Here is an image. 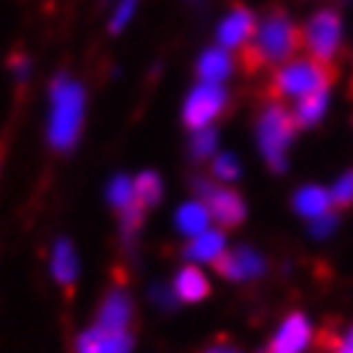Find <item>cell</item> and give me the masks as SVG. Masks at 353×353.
<instances>
[{
    "mask_svg": "<svg viewBox=\"0 0 353 353\" xmlns=\"http://www.w3.org/2000/svg\"><path fill=\"white\" fill-rule=\"evenodd\" d=\"M299 42H303V33L296 30V24L290 21L285 12H270L267 19L254 28V37L245 42L243 66L249 69V72L263 69V66H279L294 57Z\"/></svg>",
    "mask_w": 353,
    "mask_h": 353,
    "instance_id": "obj_1",
    "label": "cell"
},
{
    "mask_svg": "<svg viewBox=\"0 0 353 353\" xmlns=\"http://www.w3.org/2000/svg\"><path fill=\"white\" fill-rule=\"evenodd\" d=\"M84 120V93L81 87L69 78H57L51 84V123L48 138L57 150H66L75 144Z\"/></svg>",
    "mask_w": 353,
    "mask_h": 353,
    "instance_id": "obj_2",
    "label": "cell"
},
{
    "mask_svg": "<svg viewBox=\"0 0 353 353\" xmlns=\"http://www.w3.org/2000/svg\"><path fill=\"white\" fill-rule=\"evenodd\" d=\"M335 78V66L332 63H321L314 57L305 60H294V63H285L272 75L270 81V96L272 99H303L308 93L326 90Z\"/></svg>",
    "mask_w": 353,
    "mask_h": 353,
    "instance_id": "obj_3",
    "label": "cell"
},
{
    "mask_svg": "<svg viewBox=\"0 0 353 353\" xmlns=\"http://www.w3.org/2000/svg\"><path fill=\"white\" fill-rule=\"evenodd\" d=\"M294 114L285 111L279 102H272L261 117V126H258V135H261V150L267 156V162L281 171L285 168V153H288V144L294 138Z\"/></svg>",
    "mask_w": 353,
    "mask_h": 353,
    "instance_id": "obj_4",
    "label": "cell"
},
{
    "mask_svg": "<svg viewBox=\"0 0 353 353\" xmlns=\"http://www.w3.org/2000/svg\"><path fill=\"white\" fill-rule=\"evenodd\" d=\"M339 39H341V21L332 10H321L312 15V21L305 24V33H303V42L308 48V54L321 63H330L335 48H339Z\"/></svg>",
    "mask_w": 353,
    "mask_h": 353,
    "instance_id": "obj_5",
    "label": "cell"
},
{
    "mask_svg": "<svg viewBox=\"0 0 353 353\" xmlns=\"http://www.w3.org/2000/svg\"><path fill=\"white\" fill-rule=\"evenodd\" d=\"M225 108V90L222 84H204L201 81L192 96L186 99V108H183V120H186L189 129H207Z\"/></svg>",
    "mask_w": 353,
    "mask_h": 353,
    "instance_id": "obj_6",
    "label": "cell"
},
{
    "mask_svg": "<svg viewBox=\"0 0 353 353\" xmlns=\"http://www.w3.org/2000/svg\"><path fill=\"white\" fill-rule=\"evenodd\" d=\"M201 195H204V207L210 210V219H216L222 228H234L243 222L245 216V207H243V198L231 189H216V186H204L201 183Z\"/></svg>",
    "mask_w": 353,
    "mask_h": 353,
    "instance_id": "obj_7",
    "label": "cell"
},
{
    "mask_svg": "<svg viewBox=\"0 0 353 353\" xmlns=\"http://www.w3.org/2000/svg\"><path fill=\"white\" fill-rule=\"evenodd\" d=\"M254 15L243 6H234L231 12L225 15V21L219 24V48H243L245 42L254 37Z\"/></svg>",
    "mask_w": 353,
    "mask_h": 353,
    "instance_id": "obj_8",
    "label": "cell"
},
{
    "mask_svg": "<svg viewBox=\"0 0 353 353\" xmlns=\"http://www.w3.org/2000/svg\"><path fill=\"white\" fill-rule=\"evenodd\" d=\"M213 263H216V270L222 272L225 279H234V281H240V279H254V276H261V272H263L261 254H254L252 249L222 252Z\"/></svg>",
    "mask_w": 353,
    "mask_h": 353,
    "instance_id": "obj_9",
    "label": "cell"
},
{
    "mask_svg": "<svg viewBox=\"0 0 353 353\" xmlns=\"http://www.w3.org/2000/svg\"><path fill=\"white\" fill-rule=\"evenodd\" d=\"M132 339L129 332H108V330H90L78 339V353H129Z\"/></svg>",
    "mask_w": 353,
    "mask_h": 353,
    "instance_id": "obj_10",
    "label": "cell"
},
{
    "mask_svg": "<svg viewBox=\"0 0 353 353\" xmlns=\"http://www.w3.org/2000/svg\"><path fill=\"white\" fill-rule=\"evenodd\" d=\"M308 341V321L303 314H290L285 323H281L279 335L270 344V353H299Z\"/></svg>",
    "mask_w": 353,
    "mask_h": 353,
    "instance_id": "obj_11",
    "label": "cell"
},
{
    "mask_svg": "<svg viewBox=\"0 0 353 353\" xmlns=\"http://www.w3.org/2000/svg\"><path fill=\"white\" fill-rule=\"evenodd\" d=\"M129 317H132V308H129L126 294L114 290V294L105 299V305H102V312H99V330H108V332H126Z\"/></svg>",
    "mask_w": 353,
    "mask_h": 353,
    "instance_id": "obj_12",
    "label": "cell"
},
{
    "mask_svg": "<svg viewBox=\"0 0 353 353\" xmlns=\"http://www.w3.org/2000/svg\"><path fill=\"white\" fill-rule=\"evenodd\" d=\"M174 294L183 299V303H198L210 294V285L204 279V272L198 267H186L176 272V281H174Z\"/></svg>",
    "mask_w": 353,
    "mask_h": 353,
    "instance_id": "obj_13",
    "label": "cell"
},
{
    "mask_svg": "<svg viewBox=\"0 0 353 353\" xmlns=\"http://www.w3.org/2000/svg\"><path fill=\"white\" fill-rule=\"evenodd\" d=\"M231 72V54L225 48H210L198 60V75L204 84H222V78Z\"/></svg>",
    "mask_w": 353,
    "mask_h": 353,
    "instance_id": "obj_14",
    "label": "cell"
},
{
    "mask_svg": "<svg viewBox=\"0 0 353 353\" xmlns=\"http://www.w3.org/2000/svg\"><path fill=\"white\" fill-rule=\"evenodd\" d=\"M330 204H332V195L326 189H321V186H305V189H299L294 195V207L308 219H317V216L330 213Z\"/></svg>",
    "mask_w": 353,
    "mask_h": 353,
    "instance_id": "obj_15",
    "label": "cell"
},
{
    "mask_svg": "<svg viewBox=\"0 0 353 353\" xmlns=\"http://www.w3.org/2000/svg\"><path fill=\"white\" fill-rule=\"evenodd\" d=\"M222 252H225V236L219 231H204L192 236V243L186 245V254L192 261H216Z\"/></svg>",
    "mask_w": 353,
    "mask_h": 353,
    "instance_id": "obj_16",
    "label": "cell"
},
{
    "mask_svg": "<svg viewBox=\"0 0 353 353\" xmlns=\"http://www.w3.org/2000/svg\"><path fill=\"white\" fill-rule=\"evenodd\" d=\"M210 225V210L201 204V201H192V204H183L180 213H176V228L189 236L204 234Z\"/></svg>",
    "mask_w": 353,
    "mask_h": 353,
    "instance_id": "obj_17",
    "label": "cell"
},
{
    "mask_svg": "<svg viewBox=\"0 0 353 353\" xmlns=\"http://www.w3.org/2000/svg\"><path fill=\"white\" fill-rule=\"evenodd\" d=\"M51 270H54V279L60 281V285H63L66 290H72L78 263H75V252H72V245L69 243H57L54 258H51Z\"/></svg>",
    "mask_w": 353,
    "mask_h": 353,
    "instance_id": "obj_18",
    "label": "cell"
},
{
    "mask_svg": "<svg viewBox=\"0 0 353 353\" xmlns=\"http://www.w3.org/2000/svg\"><path fill=\"white\" fill-rule=\"evenodd\" d=\"M326 111V90H317V93H308L296 102V111H294V123L296 126H314L321 120V114Z\"/></svg>",
    "mask_w": 353,
    "mask_h": 353,
    "instance_id": "obj_19",
    "label": "cell"
},
{
    "mask_svg": "<svg viewBox=\"0 0 353 353\" xmlns=\"http://www.w3.org/2000/svg\"><path fill=\"white\" fill-rule=\"evenodd\" d=\"M132 189H135V204L138 207H153L159 195H162V186H159V176L156 174H141L135 183H132Z\"/></svg>",
    "mask_w": 353,
    "mask_h": 353,
    "instance_id": "obj_20",
    "label": "cell"
},
{
    "mask_svg": "<svg viewBox=\"0 0 353 353\" xmlns=\"http://www.w3.org/2000/svg\"><path fill=\"white\" fill-rule=\"evenodd\" d=\"M132 201H135V189H132V180H126V176H117V180L111 183V204L120 210H126Z\"/></svg>",
    "mask_w": 353,
    "mask_h": 353,
    "instance_id": "obj_21",
    "label": "cell"
},
{
    "mask_svg": "<svg viewBox=\"0 0 353 353\" xmlns=\"http://www.w3.org/2000/svg\"><path fill=\"white\" fill-rule=\"evenodd\" d=\"M216 150V132L213 129H198L195 132V141H192V153H195L198 159H207L210 153Z\"/></svg>",
    "mask_w": 353,
    "mask_h": 353,
    "instance_id": "obj_22",
    "label": "cell"
},
{
    "mask_svg": "<svg viewBox=\"0 0 353 353\" xmlns=\"http://www.w3.org/2000/svg\"><path fill=\"white\" fill-rule=\"evenodd\" d=\"M332 195V204H339V207H350L353 204V171L350 174H344L339 183H335V189L330 192Z\"/></svg>",
    "mask_w": 353,
    "mask_h": 353,
    "instance_id": "obj_23",
    "label": "cell"
},
{
    "mask_svg": "<svg viewBox=\"0 0 353 353\" xmlns=\"http://www.w3.org/2000/svg\"><path fill=\"white\" fill-rule=\"evenodd\" d=\"M213 174L219 176V180L231 183V180H236V176H240V165H236L234 156H219L216 162H213Z\"/></svg>",
    "mask_w": 353,
    "mask_h": 353,
    "instance_id": "obj_24",
    "label": "cell"
},
{
    "mask_svg": "<svg viewBox=\"0 0 353 353\" xmlns=\"http://www.w3.org/2000/svg\"><path fill=\"white\" fill-rule=\"evenodd\" d=\"M135 3H138V0H120L117 12H114V21H111V28H114V30H120L123 24L129 21V15H132V10H135Z\"/></svg>",
    "mask_w": 353,
    "mask_h": 353,
    "instance_id": "obj_25",
    "label": "cell"
},
{
    "mask_svg": "<svg viewBox=\"0 0 353 353\" xmlns=\"http://www.w3.org/2000/svg\"><path fill=\"white\" fill-rule=\"evenodd\" d=\"M332 228H335V216H332V213H323V216L314 219L312 231H314V236H323V234H330Z\"/></svg>",
    "mask_w": 353,
    "mask_h": 353,
    "instance_id": "obj_26",
    "label": "cell"
},
{
    "mask_svg": "<svg viewBox=\"0 0 353 353\" xmlns=\"http://www.w3.org/2000/svg\"><path fill=\"white\" fill-rule=\"evenodd\" d=\"M332 353H353V330L344 335V339H339V344L332 347Z\"/></svg>",
    "mask_w": 353,
    "mask_h": 353,
    "instance_id": "obj_27",
    "label": "cell"
},
{
    "mask_svg": "<svg viewBox=\"0 0 353 353\" xmlns=\"http://www.w3.org/2000/svg\"><path fill=\"white\" fill-rule=\"evenodd\" d=\"M207 353H236V350H234L228 341H216V344H213V347H210Z\"/></svg>",
    "mask_w": 353,
    "mask_h": 353,
    "instance_id": "obj_28",
    "label": "cell"
}]
</instances>
